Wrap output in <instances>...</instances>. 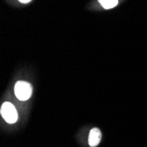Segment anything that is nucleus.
Here are the masks:
<instances>
[{"label": "nucleus", "instance_id": "f257e3e1", "mask_svg": "<svg viewBox=\"0 0 147 147\" xmlns=\"http://www.w3.org/2000/svg\"><path fill=\"white\" fill-rule=\"evenodd\" d=\"M32 86L26 81H18L14 86V92L16 97L20 100H26L31 97Z\"/></svg>", "mask_w": 147, "mask_h": 147}, {"label": "nucleus", "instance_id": "f03ea898", "mask_svg": "<svg viewBox=\"0 0 147 147\" xmlns=\"http://www.w3.org/2000/svg\"><path fill=\"white\" fill-rule=\"evenodd\" d=\"M1 115L8 123H14L18 120V113L11 102H4L1 107Z\"/></svg>", "mask_w": 147, "mask_h": 147}, {"label": "nucleus", "instance_id": "7ed1b4c3", "mask_svg": "<svg viewBox=\"0 0 147 147\" xmlns=\"http://www.w3.org/2000/svg\"><path fill=\"white\" fill-rule=\"evenodd\" d=\"M101 140V132L98 128H93L90 130L88 143L91 147H96Z\"/></svg>", "mask_w": 147, "mask_h": 147}, {"label": "nucleus", "instance_id": "39448f33", "mask_svg": "<svg viewBox=\"0 0 147 147\" xmlns=\"http://www.w3.org/2000/svg\"><path fill=\"white\" fill-rule=\"evenodd\" d=\"M19 1H20L21 3H25V4H26V3H28V2H30L31 0H19Z\"/></svg>", "mask_w": 147, "mask_h": 147}, {"label": "nucleus", "instance_id": "20e7f679", "mask_svg": "<svg viewBox=\"0 0 147 147\" xmlns=\"http://www.w3.org/2000/svg\"><path fill=\"white\" fill-rule=\"evenodd\" d=\"M99 2L105 9H111L117 5L118 0H99Z\"/></svg>", "mask_w": 147, "mask_h": 147}]
</instances>
